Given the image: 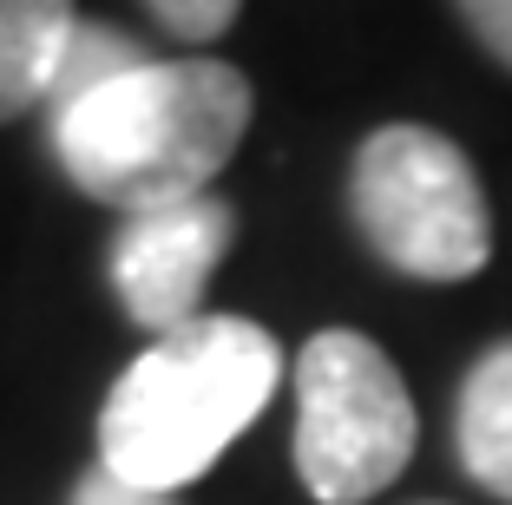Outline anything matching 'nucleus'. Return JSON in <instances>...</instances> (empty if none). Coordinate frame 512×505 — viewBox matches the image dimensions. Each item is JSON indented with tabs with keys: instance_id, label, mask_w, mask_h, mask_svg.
<instances>
[{
	"instance_id": "1a4fd4ad",
	"label": "nucleus",
	"mask_w": 512,
	"mask_h": 505,
	"mask_svg": "<svg viewBox=\"0 0 512 505\" xmlns=\"http://www.w3.org/2000/svg\"><path fill=\"white\" fill-rule=\"evenodd\" d=\"M145 7L158 14V27H165V33L204 46V40H217V33H230V20H237L243 0H145Z\"/></svg>"
},
{
	"instance_id": "39448f33",
	"label": "nucleus",
	"mask_w": 512,
	"mask_h": 505,
	"mask_svg": "<svg viewBox=\"0 0 512 505\" xmlns=\"http://www.w3.org/2000/svg\"><path fill=\"white\" fill-rule=\"evenodd\" d=\"M230 237H237V210L224 197H191V204L125 217V230L112 237V289L125 315L158 335L197 322Z\"/></svg>"
},
{
	"instance_id": "7ed1b4c3",
	"label": "nucleus",
	"mask_w": 512,
	"mask_h": 505,
	"mask_svg": "<svg viewBox=\"0 0 512 505\" xmlns=\"http://www.w3.org/2000/svg\"><path fill=\"white\" fill-rule=\"evenodd\" d=\"M348 204L368 250L421 283H467L493 256V217L467 151L427 125H381L355 151Z\"/></svg>"
},
{
	"instance_id": "f257e3e1",
	"label": "nucleus",
	"mask_w": 512,
	"mask_h": 505,
	"mask_svg": "<svg viewBox=\"0 0 512 505\" xmlns=\"http://www.w3.org/2000/svg\"><path fill=\"white\" fill-rule=\"evenodd\" d=\"M250 79L230 60H145L99 92L46 112L66 178L106 210L145 217L191 197H211V178L250 132Z\"/></svg>"
},
{
	"instance_id": "20e7f679",
	"label": "nucleus",
	"mask_w": 512,
	"mask_h": 505,
	"mask_svg": "<svg viewBox=\"0 0 512 505\" xmlns=\"http://www.w3.org/2000/svg\"><path fill=\"white\" fill-rule=\"evenodd\" d=\"M407 381L355 328H322L296 361V473L322 505H368L414 460Z\"/></svg>"
},
{
	"instance_id": "9d476101",
	"label": "nucleus",
	"mask_w": 512,
	"mask_h": 505,
	"mask_svg": "<svg viewBox=\"0 0 512 505\" xmlns=\"http://www.w3.org/2000/svg\"><path fill=\"white\" fill-rule=\"evenodd\" d=\"M453 7H460V20L473 27V40L512 73V0H453Z\"/></svg>"
},
{
	"instance_id": "9b49d317",
	"label": "nucleus",
	"mask_w": 512,
	"mask_h": 505,
	"mask_svg": "<svg viewBox=\"0 0 512 505\" xmlns=\"http://www.w3.org/2000/svg\"><path fill=\"white\" fill-rule=\"evenodd\" d=\"M73 505H178V492H151V486H132V479H119V473H86L79 479V492H73Z\"/></svg>"
},
{
	"instance_id": "f03ea898",
	"label": "nucleus",
	"mask_w": 512,
	"mask_h": 505,
	"mask_svg": "<svg viewBox=\"0 0 512 505\" xmlns=\"http://www.w3.org/2000/svg\"><path fill=\"white\" fill-rule=\"evenodd\" d=\"M276 381L283 348L270 328L243 315H197L158 335L112 381L99 407V466L151 492L191 486L270 407Z\"/></svg>"
},
{
	"instance_id": "6e6552de",
	"label": "nucleus",
	"mask_w": 512,
	"mask_h": 505,
	"mask_svg": "<svg viewBox=\"0 0 512 505\" xmlns=\"http://www.w3.org/2000/svg\"><path fill=\"white\" fill-rule=\"evenodd\" d=\"M132 66H145V46H132L125 33L99 27V20H79V33H73V46H66L60 73H53V92H46V112L86 99V92H99L106 79L132 73Z\"/></svg>"
},
{
	"instance_id": "423d86ee",
	"label": "nucleus",
	"mask_w": 512,
	"mask_h": 505,
	"mask_svg": "<svg viewBox=\"0 0 512 505\" xmlns=\"http://www.w3.org/2000/svg\"><path fill=\"white\" fill-rule=\"evenodd\" d=\"M73 33H79L73 0H0V125L46 105Z\"/></svg>"
},
{
	"instance_id": "0eeeda50",
	"label": "nucleus",
	"mask_w": 512,
	"mask_h": 505,
	"mask_svg": "<svg viewBox=\"0 0 512 505\" xmlns=\"http://www.w3.org/2000/svg\"><path fill=\"white\" fill-rule=\"evenodd\" d=\"M453 446L473 486L512 505V342L486 348L467 368L453 407Z\"/></svg>"
}]
</instances>
